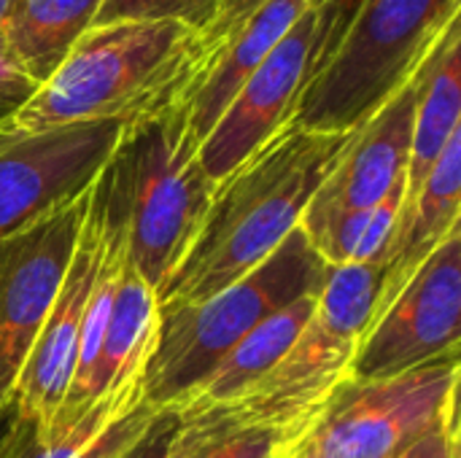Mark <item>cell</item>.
<instances>
[{
    "mask_svg": "<svg viewBox=\"0 0 461 458\" xmlns=\"http://www.w3.org/2000/svg\"><path fill=\"white\" fill-rule=\"evenodd\" d=\"M348 138L286 124L224 175L197 235L157 292V313L197 305L254 273L300 227Z\"/></svg>",
    "mask_w": 461,
    "mask_h": 458,
    "instance_id": "cell-1",
    "label": "cell"
},
{
    "mask_svg": "<svg viewBox=\"0 0 461 458\" xmlns=\"http://www.w3.org/2000/svg\"><path fill=\"white\" fill-rule=\"evenodd\" d=\"M384 262L330 267L313 316L289 351L230 402L176 416L178 435H270L300 448L338 389L351 381L357 348L373 321Z\"/></svg>",
    "mask_w": 461,
    "mask_h": 458,
    "instance_id": "cell-2",
    "label": "cell"
},
{
    "mask_svg": "<svg viewBox=\"0 0 461 458\" xmlns=\"http://www.w3.org/2000/svg\"><path fill=\"white\" fill-rule=\"evenodd\" d=\"M213 189L170 100L124 127L89 200L157 294L197 235Z\"/></svg>",
    "mask_w": 461,
    "mask_h": 458,
    "instance_id": "cell-3",
    "label": "cell"
},
{
    "mask_svg": "<svg viewBox=\"0 0 461 458\" xmlns=\"http://www.w3.org/2000/svg\"><path fill=\"white\" fill-rule=\"evenodd\" d=\"M197 62V32L178 22L89 27L65 62L38 86L8 132L138 119L181 92Z\"/></svg>",
    "mask_w": 461,
    "mask_h": 458,
    "instance_id": "cell-4",
    "label": "cell"
},
{
    "mask_svg": "<svg viewBox=\"0 0 461 458\" xmlns=\"http://www.w3.org/2000/svg\"><path fill=\"white\" fill-rule=\"evenodd\" d=\"M327 275L330 265L297 227L246 278L197 305L159 310L143 364V402L176 413L232 346L276 310L321 292Z\"/></svg>",
    "mask_w": 461,
    "mask_h": 458,
    "instance_id": "cell-5",
    "label": "cell"
},
{
    "mask_svg": "<svg viewBox=\"0 0 461 458\" xmlns=\"http://www.w3.org/2000/svg\"><path fill=\"white\" fill-rule=\"evenodd\" d=\"M461 0H365L343 40L305 84L292 124L357 132L427 62Z\"/></svg>",
    "mask_w": 461,
    "mask_h": 458,
    "instance_id": "cell-6",
    "label": "cell"
},
{
    "mask_svg": "<svg viewBox=\"0 0 461 458\" xmlns=\"http://www.w3.org/2000/svg\"><path fill=\"white\" fill-rule=\"evenodd\" d=\"M459 375L454 354L394 378L346 381L294 458H394L459 416Z\"/></svg>",
    "mask_w": 461,
    "mask_h": 458,
    "instance_id": "cell-7",
    "label": "cell"
},
{
    "mask_svg": "<svg viewBox=\"0 0 461 458\" xmlns=\"http://www.w3.org/2000/svg\"><path fill=\"white\" fill-rule=\"evenodd\" d=\"M459 343L461 224L424 259L397 297L373 316L357 348L351 378H394L459 354Z\"/></svg>",
    "mask_w": 461,
    "mask_h": 458,
    "instance_id": "cell-8",
    "label": "cell"
},
{
    "mask_svg": "<svg viewBox=\"0 0 461 458\" xmlns=\"http://www.w3.org/2000/svg\"><path fill=\"white\" fill-rule=\"evenodd\" d=\"M86 202L89 189L0 240V416L59 294Z\"/></svg>",
    "mask_w": 461,
    "mask_h": 458,
    "instance_id": "cell-9",
    "label": "cell"
},
{
    "mask_svg": "<svg viewBox=\"0 0 461 458\" xmlns=\"http://www.w3.org/2000/svg\"><path fill=\"white\" fill-rule=\"evenodd\" d=\"M132 119H95L0 140V240L84 194Z\"/></svg>",
    "mask_w": 461,
    "mask_h": 458,
    "instance_id": "cell-10",
    "label": "cell"
},
{
    "mask_svg": "<svg viewBox=\"0 0 461 458\" xmlns=\"http://www.w3.org/2000/svg\"><path fill=\"white\" fill-rule=\"evenodd\" d=\"M316 57L319 13L308 5L200 143L197 159L213 184L230 175L276 132L292 124L300 94L311 81Z\"/></svg>",
    "mask_w": 461,
    "mask_h": 458,
    "instance_id": "cell-11",
    "label": "cell"
},
{
    "mask_svg": "<svg viewBox=\"0 0 461 458\" xmlns=\"http://www.w3.org/2000/svg\"><path fill=\"white\" fill-rule=\"evenodd\" d=\"M100 254H103L100 227L86 202V216H84L65 281L24 359V367L19 373V381L8 405L22 421L32 424L38 435H46V429L57 418L65 402V394L70 389L76 356H78L81 321H84L89 292L97 278Z\"/></svg>",
    "mask_w": 461,
    "mask_h": 458,
    "instance_id": "cell-12",
    "label": "cell"
},
{
    "mask_svg": "<svg viewBox=\"0 0 461 458\" xmlns=\"http://www.w3.org/2000/svg\"><path fill=\"white\" fill-rule=\"evenodd\" d=\"M421 70L424 65L386 105H381L357 132H351L343 154L300 219L303 232H311L338 213L375 208L389 189L405 178Z\"/></svg>",
    "mask_w": 461,
    "mask_h": 458,
    "instance_id": "cell-13",
    "label": "cell"
},
{
    "mask_svg": "<svg viewBox=\"0 0 461 458\" xmlns=\"http://www.w3.org/2000/svg\"><path fill=\"white\" fill-rule=\"evenodd\" d=\"M308 5L311 0H267L238 32L194 65L192 76L176 94L173 108L186 138L197 148L240 86L270 57Z\"/></svg>",
    "mask_w": 461,
    "mask_h": 458,
    "instance_id": "cell-14",
    "label": "cell"
},
{
    "mask_svg": "<svg viewBox=\"0 0 461 458\" xmlns=\"http://www.w3.org/2000/svg\"><path fill=\"white\" fill-rule=\"evenodd\" d=\"M461 224V130L451 135L440 159L421 184L411 208L400 211L394 238L384 259V283L375 310H384L397 292L416 275L424 259Z\"/></svg>",
    "mask_w": 461,
    "mask_h": 458,
    "instance_id": "cell-15",
    "label": "cell"
},
{
    "mask_svg": "<svg viewBox=\"0 0 461 458\" xmlns=\"http://www.w3.org/2000/svg\"><path fill=\"white\" fill-rule=\"evenodd\" d=\"M461 27L459 16L443 30L421 70V89L413 113L411 154L405 173V202L413 205L424 178L440 159L451 135L461 130Z\"/></svg>",
    "mask_w": 461,
    "mask_h": 458,
    "instance_id": "cell-16",
    "label": "cell"
},
{
    "mask_svg": "<svg viewBox=\"0 0 461 458\" xmlns=\"http://www.w3.org/2000/svg\"><path fill=\"white\" fill-rule=\"evenodd\" d=\"M324 289V286H321ZM321 292L305 294L292 305L276 310L265 321H259L238 346H232L224 359L208 373V378L189 394V400L176 410V416H194L213 410L240 394L249 383H254L262 373H267L297 340Z\"/></svg>",
    "mask_w": 461,
    "mask_h": 458,
    "instance_id": "cell-17",
    "label": "cell"
},
{
    "mask_svg": "<svg viewBox=\"0 0 461 458\" xmlns=\"http://www.w3.org/2000/svg\"><path fill=\"white\" fill-rule=\"evenodd\" d=\"M157 329V294L140 278L127 256H122L119 281L108 313L105 337L84 391V410L95 405L111 386L146 364Z\"/></svg>",
    "mask_w": 461,
    "mask_h": 458,
    "instance_id": "cell-18",
    "label": "cell"
},
{
    "mask_svg": "<svg viewBox=\"0 0 461 458\" xmlns=\"http://www.w3.org/2000/svg\"><path fill=\"white\" fill-rule=\"evenodd\" d=\"M103 0H16L3 46L41 86L95 24Z\"/></svg>",
    "mask_w": 461,
    "mask_h": 458,
    "instance_id": "cell-19",
    "label": "cell"
},
{
    "mask_svg": "<svg viewBox=\"0 0 461 458\" xmlns=\"http://www.w3.org/2000/svg\"><path fill=\"white\" fill-rule=\"evenodd\" d=\"M219 0H103L95 24L113 22H178L192 32H205L213 22Z\"/></svg>",
    "mask_w": 461,
    "mask_h": 458,
    "instance_id": "cell-20",
    "label": "cell"
},
{
    "mask_svg": "<svg viewBox=\"0 0 461 458\" xmlns=\"http://www.w3.org/2000/svg\"><path fill=\"white\" fill-rule=\"evenodd\" d=\"M294 445L257 432L186 437L176 429L170 458H294Z\"/></svg>",
    "mask_w": 461,
    "mask_h": 458,
    "instance_id": "cell-21",
    "label": "cell"
},
{
    "mask_svg": "<svg viewBox=\"0 0 461 458\" xmlns=\"http://www.w3.org/2000/svg\"><path fill=\"white\" fill-rule=\"evenodd\" d=\"M402 202H405V178H400V181L389 189V194H386L375 208H370V216H367L362 240H359V246H357L351 262L367 265V262H384V259H386V251H389V243H392V238H394V229H397V219H400Z\"/></svg>",
    "mask_w": 461,
    "mask_h": 458,
    "instance_id": "cell-22",
    "label": "cell"
},
{
    "mask_svg": "<svg viewBox=\"0 0 461 458\" xmlns=\"http://www.w3.org/2000/svg\"><path fill=\"white\" fill-rule=\"evenodd\" d=\"M38 84L19 67V62L0 43V135L11 130L16 113L32 100Z\"/></svg>",
    "mask_w": 461,
    "mask_h": 458,
    "instance_id": "cell-23",
    "label": "cell"
},
{
    "mask_svg": "<svg viewBox=\"0 0 461 458\" xmlns=\"http://www.w3.org/2000/svg\"><path fill=\"white\" fill-rule=\"evenodd\" d=\"M362 3L365 0H311V8H316V13H319V57L313 65V73L327 62V57L343 40V35L351 27Z\"/></svg>",
    "mask_w": 461,
    "mask_h": 458,
    "instance_id": "cell-24",
    "label": "cell"
},
{
    "mask_svg": "<svg viewBox=\"0 0 461 458\" xmlns=\"http://www.w3.org/2000/svg\"><path fill=\"white\" fill-rule=\"evenodd\" d=\"M267 0H219V8H216V16L213 22L208 24L205 32L197 35V62L203 57H208L213 49H219L232 32H238ZM194 62V65H197ZM194 70V67H192Z\"/></svg>",
    "mask_w": 461,
    "mask_h": 458,
    "instance_id": "cell-25",
    "label": "cell"
},
{
    "mask_svg": "<svg viewBox=\"0 0 461 458\" xmlns=\"http://www.w3.org/2000/svg\"><path fill=\"white\" fill-rule=\"evenodd\" d=\"M176 429H178L176 413L162 410L154 416V421L146 427V432L116 458H170Z\"/></svg>",
    "mask_w": 461,
    "mask_h": 458,
    "instance_id": "cell-26",
    "label": "cell"
},
{
    "mask_svg": "<svg viewBox=\"0 0 461 458\" xmlns=\"http://www.w3.org/2000/svg\"><path fill=\"white\" fill-rule=\"evenodd\" d=\"M394 458H459V416L429 429Z\"/></svg>",
    "mask_w": 461,
    "mask_h": 458,
    "instance_id": "cell-27",
    "label": "cell"
},
{
    "mask_svg": "<svg viewBox=\"0 0 461 458\" xmlns=\"http://www.w3.org/2000/svg\"><path fill=\"white\" fill-rule=\"evenodd\" d=\"M16 0H0V43H3V30L11 19V11H14Z\"/></svg>",
    "mask_w": 461,
    "mask_h": 458,
    "instance_id": "cell-28",
    "label": "cell"
},
{
    "mask_svg": "<svg viewBox=\"0 0 461 458\" xmlns=\"http://www.w3.org/2000/svg\"><path fill=\"white\" fill-rule=\"evenodd\" d=\"M5 135H8V132H5ZM5 135H0V140H3V138H5Z\"/></svg>",
    "mask_w": 461,
    "mask_h": 458,
    "instance_id": "cell-29",
    "label": "cell"
}]
</instances>
